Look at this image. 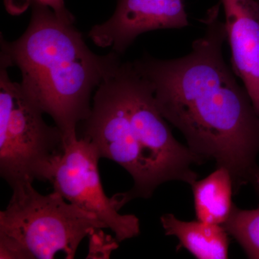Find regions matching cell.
Masks as SVG:
<instances>
[{"label":"cell","instance_id":"cell-1","mask_svg":"<svg viewBox=\"0 0 259 259\" xmlns=\"http://www.w3.org/2000/svg\"><path fill=\"white\" fill-rule=\"evenodd\" d=\"M221 4L202 19L203 35L187 55L160 59L145 54L133 64L151 84L162 115L183 134L192 152L230 171L237 193L259 178V115L225 61Z\"/></svg>","mask_w":259,"mask_h":259},{"label":"cell","instance_id":"cell-2","mask_svg":"<svg viewBox=\"0 0 259 259\" xmlns=\"http://www.w3.org/2000/svg\"><path fill=\"white\" fill-rule=\"evenodd\" d=\"M120 54L98 55L89 49L74 23L33 2L31 20L18 39L1 37V59L20 70L24 93L50 115L65 144L79 138L95 91L121 64Z\"/></svg>","mask_w":259,"mask_h":259},{"label":"cell","instance_id":"cell-3","mask_svg":"<svg viewBox=\"0 0 259 259\" xmlns=\"http://www.w3.org/2000/svg\"><path fill=\"white\" fill-rule=\"evenodd\" d=\"M123 105L112 112L99 138L102 157L128 172L134 185L130 200L148 199L162 184L172 181L192 185L198 178L192 166L203 160L180 144L156 104L151 84L122 62L117 71Z\"/></svg>","mask_w":259,"mask_h":259},{"label":"cell","instance_id":"cell-4","mask_svg":"<svg viewBox=\"0 0 259 259\" xmlns=\"http://www.w3.org/2000/svg\"><path fill=\"white\" fill-rule=\"evenodd\" d=\"M12 190L8 205L0 212L1 259H51L59 252L74 259L83 238L107 228L95 214L55 191L44 195L32 182Z\"/></svg>","mask_w":259,"mask_h":259},{"label":"cell","instance_id":"cell-5","mask_svg":"<svg viewBox=\"0 0 259 259\" xmlns=\"http://www.w3.org/2000/svg\"><path fill=\"white\" fill-rule=\"evenodd\" d=\"M9 65L0 69V175L10 187L38 180L47 182L53 162L65 146L56 125H49L44 112L12 81Z\"/></svg>","mask_w":259,"mask_h":259},{"label":"cell","instance_id":"cell-6","mask_svg":"<svg viewBox=\"0 0 259 259\" xmlns=\"http://www.w3.org/2000/svg\"><path fill=\"white\" fill-rule=\"evenodd\" d=\"M100 158L88 140H73L53 162L47 182L66 201L97 215L121 243L139 236L140 221L134 214H120L114 199L105 194L99 172Z\"/></svg>","mask_w":259,"mask_h":259},{"label":"cell","instance_id":"cell-7","mask_svg":"<svg viewBox=\"0 0 259 259\" xmlns=\"http://www.w3.org/2000/svg\"><path fill=\"white\" fill-rule=\"evenodd\" d=\"M189 25L185 0H117L111 18L93 26L88 36L97 47L122 55L144 32Z\"/></svg>","mask_w":259,"mask_h":259},{"label":"cell","instance_id":"cell-8","mask_svg":"<svg viewBox=\"0 0 259 259\" xmlns=\"http://www.w3.org/2000/svg\"><path fill=\"white\" fill-rule=\"evenodd\" d=\"M232 64L259 115V6L255 0H221Z\"/></svg>","mask_w":259,"mask_h":259},{"label":"cell","instance_id":"cell-9","mask_svg":"<svg viewBox=\"0 0 259 259\" xmlns=\"http://www.w3.org/2000/svg\"><path fill=\"white\" fill-rule=\"evenodd\" d=\"M160 221L166 236L180 241L177 250L185 248L198 259L228 258L229 234L222 225L181 221L171 213L163 214Z\"/></svg>","mask_w":259,"mask_h":259},{"label":"cell","instance_id":"cell-10","mask_svg":"<svg viewBox=\"0 0 259 259\" xmlns=\"http://www.w3.org/2000/svg\"><path fill=\"white\" fill-rule=\"evenodd\" d=\"M197 219L209 224L222 225L231 214L234 192L231 173L217 167L208 177L191 185Z\"/></svg>","mask_w":259,"mask_h":259},{"label":"cell","instance_id":"cell-11","mask_svg":"<svg viewBox=\"0 0 259 259\" xmlns=\"http://www.w3.org/2000/svg\"><path fill=\"white\" fill-rule=\"evenodd\" d=\"M223 226L241 245L248 258L259 259V208L242 209L233 204Z\"/></svg>","mask_w":259,"mask_h":259},{"label":"cell","instance_id":"cell-12","mask_svg":"<svg viewBox=\"0 0 259 259\" xmlns=\"http://www.w3.org/2000/svg\"><path fill=\"white\" fill-rule=\"evenodd\" d=\"M89 250L87 258H110L114 250L117 249L120 242L115 236L106 234L103 229L94 230L90 233Z\"/></svg>","mask_w":259,"mask_h":259},{"label":"cell","instance_id":"cell-13","mask_svg":"<svg viewBox=\"0 0 259 259\" xmlns=\"http://www.w3.org/2000/svg\"><path fill=\"white\" fill-rule=\"evenodd\" d=\"M33 2L51 8L61 20L69 23H74V16L66 9L64 0H33Z\"/></svg>","mask_w":259,"mask_h":259},{"label":"cell","instance_id":"cell-14","mask_svg":"<svg viewBox=\"0 0 259 259\" xmlns=\"http://www.w3.org/2000/svg\"><path fill=\"white\" fill-rule=\"evenodd\" d=\"M255 185H256L257 188H258V190L259 189V178L258 180H257L256 182H255Z\"/></svg>","mask_w":259,"mask_h":259},{"label":"cell","instance_id":"cell-15","mask_svg":"<svg viewBox=\"0 0 259 259\" xmlns=\"http://www.w3.org/2000/svg\"><path fill=\"white\" fill-rule=\"evenodd\" d=\"M255 1L256 2L257 4H258L259 6V0H255Z\"/></svg>","mask_w":259,"mask_h":259},{"label":"cell","instance_id":"cell-16","mask_svg":"<svg viewBox=\"0 0 259 259\" xmlns=\"http://www.w3.org/2000/svg\"><path fill=\"white\" fill-rule=\"evenodd\" d=\"M258 192H259V189H258Z\"/></svg>","mask_w":259,"mask_h":259}]
</instances>
